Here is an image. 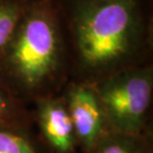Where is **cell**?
Returning <instances> with one entry per match:
<instances>
[{"instance_id":"1","label":"cell","mask_w":153,"mask_h":153,"mask_svg":"<svg viewBox=\"0 0 153 153\" xmlns=\"http://www.w3.org/2000/svg\"><path fill=\"white\" fill-rule=\"evenodd\" d=\"M70 79L96 84L152 62L153 0H58Z\"/></svg>"},{"instance_id":"2","label":"cell","mask_w":153,"mask_h":153,"mask_svg":"<svg viewBox=\"0 0 153 153\" xmlns=\"http://www.w3.org/2000/svg\"><path fill=\"white\" fill-rule=\"evenodd\" d=\"M0 79L25 105L61 93L70 76L58 0H27L0 57Z\"/></svg>"},{"instance_id":"3","label":"cell","mask_w":153,"mask_h":153,"mask_svg":"<svg viewBox=\"0 0 153 153\" xmlns=\"http://www.w3.org/2000/svg\"><path fill=\"white\" fill-rule=\"evenodd\" d=\"M94 85L109 129L130 134L152 133L153 63L120 70Z\"/></svg>"},{"instance_id":"4","label":"cell","mask_w":153,"mask_h":153,"mask_svg":"<svg viewBox=\"0 0 153 153\" xmlns=\"http://www.w3.org/2000/svg\"><path fill=\"white\" fill-rule=\"evenodd\" d=\"M71 115L79 148L88 151L109 130L105 108L94 84L69 79L61 91Z\"/></svg>"},{"instance_id":"5","label":"cell","mask_w":153,"mask_h":153,"mask_svg":"<svg viewBox=\"0 0 153 153\" xmlns=\"http://www.w3.org/2000/svg\"><path fill=\"white\" fill-rule=\"evenodd\" d=\"M33 122L50 153H76L79 148L71 115L61 94L40 97L32 102Z\"/></svg>"},{"instance_id":"6","label":"cell","mask_w":153,"mask_h":153,"mask_svg":"<svg viewBox=\"0 0 153 153\" xmlns=\"http://www.w3.org/2000/svg\"><path fill=\"white\" fill-rule=\"evenodd\" d=\"M0 153H50L33 129V121L0 122Z\"/></svg>"},{"instance_id":"7","label":"cell","mask_w":153,"mask_h":153,"mask_svg":"<svg viewBox=\"0 0 153 153\" xmlns=\"http://www.w3.org/2000/svg\"><path fill=\"white\" fill-rule=\"evenodd\" d=\"M85 153H153L152 133L130 134L109 129Z\"/></svg>"},{"instance_id":"8","label":"cell","mask_w":153,"mask_h":153,"mask_svg":"<svg viewBox=\"0 0 153 153\" xmlns=\"http://www.w3.org/2000/svg\"><path fill=\"white\" fill-rule=\"evenodd\" d=\"M27 0H0V57L13 36Z\"/></svg>"},{"instance_id":"9","label":"cell","mask_w":153,"mask_h":153,"mask_svg":"<svg viewBox=\"0 0 153 153\" xmlns=\"http://www.w3.org/2000/svg\"><path fill=\"white\" fill-rule=\"evenodd\" d=\"M16 121H33L31 111L0 79V122Z\"/></svg>"}]
</instances>
